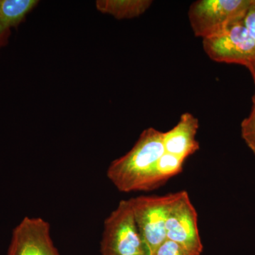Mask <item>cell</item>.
Segmentation results:
<instances>
[{"label":"cell","instance_id":"cell-6","mask_svg":"<svg viewBox=\"0 0 255 255\" xmlns=\"http://www.w3.org/2000/svg\"><path fill=\"white\" fill-rule=\"evenodd\" d=\"M197 219V212L187 191L176 193L166 220L167 240L177 243L194 255H200L203 245Z\"/></svg>","mask_w":255,"mask_h":255},{"label":"cell","instance_id":"cell-8","mask_svg":"<svg viewBox=\"0 0 255 255\" xmlns=\"http://www.w3.org/2000/svg\"><path fill=\"white\" fill-rule=\"evenodd\" d=\"M199 128L197 118L187 112L183 114L177 125L164 132L165 152L184 159L195 153L199 150V143L196 139Z\"/></svg>","mask_w":255,"mask_h":255},{"label":"cell","instance_id":"cell-5","mask_svg":"<svg viewBox=\"0 0 255 255\" xmlns=\"http://www.w3.org/2000/svg\"><path fill=\"white\" fill-rule=\"evenodd\" d=\"M243 19L230 25L216 36L203 39L204 51L211 60L240 64L248 68L255 63V43Z\"/></svg>","mask_w":255,"mask_h":255},{"label":"cell","instance_id":"cell-14","mask_svg":"<svg viewBox=\"0 0 255 255\" xmlns=\"http://www.w3.org/2000/svg\"><path fill=\"white\" fill-rule=\"evenodd\" d=\"M243 21L250 36L255 43V0L252 1Z\"/></svg>","mask_w":255,"mask_h":255},{"label":"cell","instance_id":"cell-1","mask_svg":"<svg viewBox=\"0 0 255 255\" xmlns=\"http://www.w3.org/2000/svg\"><path fill=\"white\" fill-rule=\"evenodd\" d=\"M164 132L145 129L131 150L111 163L107 177L122 192L147 191L156 164L165 152Z\"/></svg>","mask_w":255,"mask_h":255},{"label":"cell","instance_id":"cell-11","mask_svg":"<svg viewBox=\"0 0 255 255\" xmlns=\"http://www.w3.org/2000/svg\"><path fill=\"white\" fill-rule=\"evenodd\" d=\"M185 159L179 156L164 152L156 164L155 170L147 184V191L157 188L171 177L182 171Z\"/></svg>","mask_w":255,"mask_h":255},{"label":"cell","instance_id":"cell-9","mask_svg":"<svg viewBox=\"0 0 255 255\" xmlns=\"http://www.w3.org/2000/svg\"><path fill=\"white\" fill-rule=\"evenodd\" d=\"M38 4L37 0H0V51L9 42L11 29L22 23Z\"/></svg>","mask_w":255,"mask_h":255},{"label":"cell","instance_id":"cell-4","mask_svg":"<svg viewBox=\"0 0 255 255\" xmlns=\"http://www.w3.org/2000/svg\"><path fill=\"white\" fill-rule=\"evenodd\" d=\"M176 193L165 196H140L129 199L135 223L147 255H152L166 237L165 224L169 206Z\"/></svg>","mask_w":255,"mask_h":255},{"label":"cell","instance_id":"cell-7","mask_svg":"<svg viewBox=\"0 0 255 255\" xmlns=\"http://www.w3.org/2000/svg\"><path fill=\"white\" fill-rule=\"evenodd\" d=\"M7 255H60L50 236L49 223L41 218H24L15 228Z\"/></svg>","mask_w":255,"mask_h":255},{"label":"cell","instance_id":"cell-15","mask_svg":"<svg viewBox=\"0 0 255 255\" xmlns=\"http://www.w3.org/2000/svg\"><path fill=\"white\" fill-rule=\"evenodd\" d=\"M250 71L253 75V79H254L255 85V63L252 65L251 66H250L249 68ZM253 102H255V93L254 97H253Z\"/></svg>","mask_w":255,"mask_h":255},{"label":"cell","instance_id":"cell-10","mask_svg":"<svg viewBox=\"0 0 255 255\" xmlns=\"http://www.w3.org/2000/svg\"><path fill=\"white\" fill-rule=\"evenodd\" d=\"M152 4L151 0H98L96 7L103 14L122 20L140 16Z\"/></svg>","mask_w":255,"mask_h":255},{"label":"cell","instance_id":"cell-3","mask_svg":"<svg viewBox=\"0 0 255 255\" xmlns=\"http://www.w3.org/2000/svg\"><path fill=\"white\" fill-rule=\"evenodd\" d=\"M253 0H199L191 5L189 18L194 35L216 36L244 18Z\"/></svg>","mask_w":255,"mask_h":255},{"label":"cell","instance_id":"cell-2","mask_svg":"<svg viewBox=\"0 0 255 255\" xmlns=\"http://www.w3.org/2000/svg\"><path fill=\"white\" fill-rule=\"evenodd\" d=\"M101 255H147L130 201H121L105 220Z\"/></svg>","mask_w":255,"mask_h":255},{"label":"cell","instance_id":"cell-13","mask_svg":"<svg viewBox=\"0 0 255 255\" xmlns=\"http://www.w3.org/2000/svg\"><path fill=\"white\" fill-rule=\"evenodd\" d=\"M152 255H194L180 245L169 240H166L156 250Z\"/></svg>","mask_w":255,"mask_h":255},{"label":"cell","instance_id":"cell-12","mask_svg":"<svg viewBox=\"0 0 255 255\" xmlns=\"http://www.w3.org/2000/svg\"><path fill=\"white\" fill-rule=\"evenodd\" d=\"M241 133L247 145L255 154V102H253V110L249 117L242 122Z\"/></svg>","mask_w":255,"mask_h":255}]
</instances>
